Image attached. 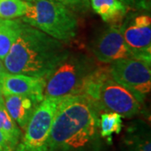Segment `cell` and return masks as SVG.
Instances as JSON below:
<instances>
[{
    "instance_id": "cell-1",
    "label": "cell",
    "mask_w": 151,
    "mask_h": 151,
    "mask_svg": "<svg viewBox=\"0 0 151 151\" xmlns=\"http://www.w3.org/2000/svg\"><path fill=\"white\" fill-rule=\"evenodd\" d=\"M70 54L62 41L22 22L4 65L11 74L47 79Z\"/></svg>"
},
{
    "instance_id": "cell-2",
    "label": "cell",
    "mask_w": 151,
    "mask_h": 151,
    "mask_svg": "<svg viewBox=\"0 0 151 151\" xmlns=\"http://www.w3.org/2000/svg\"><path fill=\"white\" fill-rule=\"evenodd\" d=\"M99 113L84 95L60 98L45 151H80L97 139Z\"/></svg>"
},
{
    "instance_id": "cell-3",
    "label": "cell",
    "mask_w": 151,
    "mask_h": 151,
    "mask_svg": "<svg viewBox=\"0 0 151 151\" xmlns=\"http://www.w3.org/2000/svg\"><path fill=\"white\" fill-rule=\"evenodd\" d=\"M81 95L92 103L97 112H113L132 118L139 112L140 104L132 92L114 81L108 67L96 68L88 76Z\"/></svg>"
},
{
    "instance_id": "cell-4",
    "label": "cell",
    "mask_w": 151,
    "mask_h": 151,
    "mask_svg": "<svg viewBox=\"0 0 151 151\" xmlns=\"http://www.w3.org/2000/svg\"><path fill=\"white\" fill-rule=\"evenodd\" d=\"M22 21L62 42L73 40L77 19L73 11L53 0H30Z\"/></svg>"
},
{
    "instance_id": "cell-5",
    "label": "cell",
    "mask_w": 151,
    "mask_h": 151,
    "mask_svg": "<svg viewBox=\"0 0 151 151\" xmlns=\"http://www.w3.org/2000/svg\"><path fill=\"white\" fill-rule=\"evenodd\" d=\"M84 55H68L45 81L44 98H64L80 95L88 76L96 69Z\"/></svg>"
},
{
    "instance_id": "cell-6",
    "label": "cell",
    "mask_w": 151,
    "mask_h": 151,
    "mask_svg": "<svg viewBox=\"0 0 151 151\" xmlns=\"http://www.w3.org/2000/svg\"><path fill=\"white\" fill-rule=\"evenodd\" d=\"M60 98H44L30 117L16 151H45Z\"/></svg>"
},
{
    "instance_id": "cell-7",
    "label": "cell",
    "mask_w": 151,
    "mask_h": 151,
    "mask_svg": "<svg viewBox=\"0 0 151 151\" xmlns=\"http://www.w3.org/2000/svg\"><path fill=\"white\" fill-rule=\"evenodd\" d=\"M108 69L113 80L132 92L140 103L150 92V63L133 58L120 59L113 61Z\"/></svg>"
},
{
    "instance_id": "cell-8",
    "label": "cell",
    "mask_w": 151,
    "mask_h": 151,
    "mask_svg": "<svg viewBox=\"0 0 151 151\" xmlns=\"http://www.w3.org/2000/svg\"><path fill=\"white\" fill-rule=\"evenodd\" d=\"M128 46L136 59L150 63L151 60V19L148 14L128 16L119 25Z\"/></svg>"
},
{
    "instance_id": "cell-9",
    "label": "cell",
    "mask_w": 151,
    "mask_h": 151,
    "mask_svg": "<svg viewBox=\"0 0 151 151\" xmlns=\"http://www.w3.org/2000/svg\"><path fill=\"white\" fill-rule=\"evenodd\" d=\"M92 51L99 62L106 64L120 59H136L125 42L118 24L111 25L94 40Z\"/></svg>"
},
{
    "instance_id": "cell-10",
    "label": "cell",
    "mask_w": 151,
    "mask_h": 151,
    "mask_svg": "<svg viewBox=\"0 0 151 151\" xmlns=\"http://www.w3.org/2000/svg\"><path fill=\"white\" fill-rule=\"evenodd\" d=\"M45 81L46 80L44 78L6 72L0 77V85L3 89L4 96H27L42 102Z\"/></svg>"
},
{
    "instance_id": "cell-11",
    "label": "cell",
    "mask_w": 151,
    "mask_h": 151,
    "mask_svg": "<svg viewBox=\"0 0 151 151\" xmlns=\"http://www.w3.org/2000/svg\"><path fill=\"white\" fill-rule=\"evenodd\" d=\"M4 106L10 117L21 129H25L29 120L41 101L34 97L6 95Z\"/></svg>"
},
{
    "instance_id": "cell-12",
    "label": "cell",
    "mask_w": 151,
    "mask_h": 151,
    "mask_svg": "<svg viewBox=\"0 0 151 151\" xmlns=\"http://www.w3.org/2000/svg\"><path fill=\"white\" fill-rule=\"evenodd\" d=\"M90 4L104 21L112 24L122 22L127 14V6L119 0H90Z\"/></svg>"
},
{
    "instance_id": "cell-13",
    "label": "cell",
    "mask_w": 151,
    "mask_h": 151,
    "mask_svg": "<svg viewBox=\"0 0 151 151\" xmlns=\"http://www.w3.org/2000/svg\"><path fill=\"white\" fill-rule=\"evenodd\" d=\"M22 20L0 18V60H4L18 37Z\"/></svg>"
},
{
    "instance_id": "cell-14",
    "label": "cell",
    "mask_w": 151,
    "mask_h": 151,
    "mask_svg": "<svg viewBox=\"0 0 151 151\" xmlns=\"http://www.w3.org/2000/svg\"><path fill=\"white\" fill-rule=\"evenodd\" d=\"M0 131L15 150L21 139V131L9 114L4 105H0Z\"/></svg>"
},
{
    "instance_id": "cell-15",
    "label": "cell",
    "mask_w": 151,
    "mask_h": 151,
    "mask_svg": "<svg viewBox=\"0 0 151 151\" xmlns=\"http://www.w3.org/2000/svg\"><path fill=\"white\" fill-rule=\"evenodd\" d=\"M99 118V129L102 138H107L111 141L113 134H120L123 128V120L120 114L108 112L100 114Z\"/></svg>"
},
{
    "instance_id": "cell-16",
    "label": "cell",
    "mask_w": 151,
    "mask_h": 151,
    "mask_svg": "<svg viewBox=\"0 0 151 151\" xmlns=\"http://www.w3.org/2000/svg\"><path fill=\"white\" fill-rule=\"evenodd\" d=\"M27 9V2L24 0H0V18L12 19L23 17Z\"/></svg>"
},
{
    "instance_id": "cell-17",
    "label": "cell",
    "mask_w": 151,
    "mask_h": 151,
    "mask_svg": "<svg viewBox=\"0 0 151 151\" xmlns=\"http://www.w3.org/2000/svg\"><path fill=\"white\" fill-rule=\"evenodd\" d=\"M65 5L73 12L86 13L90 9V0H53Z\"/></svg>"
},
{
    "instance_id": "cell-18",
    "label": "cell",
    "mask_w": 151,
    "mask_h": 151,
    "mask_svg": "<svg viewBox=\"0 0 151 151\" xmlns=\"http://www.w3.org/2000/svg\"><path fill=\"white\" fill-rule=\"evenodd\" d=\"M128 151H151L150 138L142 139L139 136H133L128 140Z\"/></svg>"
},
{
    "instance_id": "cell-19",
    "label": "cell",
    "mask_w": 151,
    "mask_h": 151,
    "mask_svg": "<svg viewBox=\"0 0 151 151\" xmlns=\"http://www.w3.org/2000/svg\"><path fill=\"white\" fill-rule=\"evenodd\" d=\"M0 151H16L1 131H0Z\"/></svg>"
},
{
    "instance_id": "cell-20",
    "label": "cell",
    "mask_w": 151,
    "mask_h": 151,
    "mask_svg": "<svg viewBox=\"0 0 151 151\" xmlns=\"http://www.w3.org/2000/svg\"><path fill=\"white\" fill-rule=\"evenodd\" d=\"M126 6L132 7H144L146 4L145 0H119Z\"/></svg>"
},
{
    "instance_id": "cell-21",
    "label": "cell",
    "mask_w": 151,
    "mask_h": 151,
    "mask_svg": "<svg viewBox=\"0 0 151 151\" xmlns=\"http://www.w3.org/2000/svg\"><path fill=\"white\" fill-rule=\"evenodd\" d=\"M6 72H7V71H6L5 67H4V63H3L2 60H0V77L4 75V73H6Z\"/></svg>"
},
{
    "instance_id": "cell-22",
    "label": "cell",
    "mask_w": 151,
    "mask_h": 151,
    "mask_svg": "<svg viewBox=\"0 0 151 151\" xmlns=\"http://www.w3.org/2000/svg\"><path fill=\"white\" fill-rule=\"evenodd\" d=\"M0 105H4V97L1 85H0Z\"/></svg>"
},
{
    "instance_id": "cell-23",
    "label": "cell",
    "mask_w": 151,
    "mask_h": 151,
    "mask_svg": "<svg viewBox=\"0 0 151 151\" xmlns=\"http://www.w3.org/2000/svg\"><path fill=\"white\" fill-rule=\"evenodd\" d=\"M24 1H25V2H29L30 0H24Z\"/></svg>"
}]
</instances>
